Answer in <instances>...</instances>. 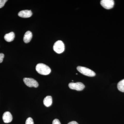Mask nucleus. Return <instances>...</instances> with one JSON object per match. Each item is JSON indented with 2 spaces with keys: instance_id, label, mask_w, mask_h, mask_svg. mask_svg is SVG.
<instances>
[{
  "instance_id": "1",
  "label": "nucleus",
  "mask_w": 124,
  "mask_h": 124,
  "mask_svg": "<svg viewBox=\"0 0 124 124\" xmlns=\"http://www.w3.org/2000/svg\"><path fill=\"white\" fill-rule=\"evenodd\" d=\"M36 69L37 71L41 75H47L51 72V70L49 67L44 63H38L36 65Z\"/></svg>"
},
{
  "instance_id": "2",
  "label": "nucleus",
  "mask_w": 124,
  "mask_h": 124,
  "mask_svg": "<svg viewBox=\"0 0 124 124\" xmlns=\"http://www.w3.org/2000/svg\"><path fill=\"white\" fill-rule=\"evenodd\" d=\"M77 69L80 73L87 76L93 77L95 76V73L94 72L85 67L79 66L77 67Z\"/></svg>"
},
{
  "instance_id": "3",
  "label": "nucleus",
  "mask_w": 124,
  "mask_h": 124,
  "mask_svg": "<svg viewBox=\"0 0 124 124\" xmlns=\"http://www.w3.org/2000/svg\"><path fill=\"white\" fill-rule=\"evenodd\" d=\"M54 50L57 53H62L64 50V45L63 42L61 40L56 41L54 44Z\"/></svg>"
},
{
  "instance_id": "4",
  "label": "nucleus",
  "mask_w": 124,
  "mask_h": 124,
  "mask_svg": "<svg viewBox=\"0 0 124 124\" xmlns=\"http://www.w3.org/2000/svg\"><path fill=\"white\" fill-rule=\"evenodd\" d=\"M68 86L70 89L78 91H82L85 88L84 85L81 82H71L69 83Z\"/></svg>"
},
{
  "instance_id": "5",
  "label": "nucleus",
  "mask_w": 124,
  "mask_h": 124,
  "mask_svg": "<svg viewBox=\"0 0 124 124\" xmlns=\"http://www.w3.org/2000/svg\"><path fill=\"white\" fill-rule=\"evenodd\" d=\"M23 81L24 84L28 87L37 88L39 85L38 82L33 78H23Z\"/></svg>"
},
{
  "instance_id": "6",
  "label": "nucleus",
  "mask_w": 124,
  "mask_h": 124,
  "mask_svg": "<svg viewBox=\"0 0 124 124\" xmlns=\"http://www.w3.org/2000/svg\"><path fill=\"white\" fill-rule=\"evenodd\" d=\"M114 1L113 0H102L100 1L101 5L107 9L112 8L114 6Z\"/></svg>"
},
{
  "instance_id": "7",
  "label": "nucleus",
  "mask_w": 124,
  "mask_h": 124,
  "mask_svg": "<svg viewBox=\"0 0 124 124\" xmlns=\"http://www.w3.org/2000/svg\"><path fill=\"white\" fill-rule=\"evenodd\" d=\"M2 119L5 123H10L13 120V116L10 112L8 111L6 112L2 116Z\"/></svg>"
},
{
  "instance_id": "8",
  "label": "nucleus",
  "mask_w": 124,
  "mask_h": 124,
  "mask_svg": "<svg viewBox=\"0 0 124 124\" xmlns=\"http://www.w3.org/2000/svg\"><path fill=\"white\" fill-rule=\"evenodd\" d=\"M32 13L31 10H26L21 11L18 14V15L21 17L28 18L30 17L32 15Z\"/></svg>"
},
{
  "instance_id": "9",
  "label": "nucleus",
  "mask_w": 124,
  "mask_h": 124,
  "mask_svg": "<svg viewBox=\"0 0 124 124\" xmlns=\"http://www.w3.org/2000/svg\"><path fill=\"white\" fill-rule=\"evenodd\" d=\"M32 37V34L30 31H27L24 34L23 37V41L26 43H29L31 41Z\"/></svg>"
},
{
  "instance_id": "10",
  "label": "nucleus",
  "mask_w": 124,
  "mask_h": 124,
  "mask_svg": "<svg viewBox=\"0 0 124 124\" xmlns=\"http://www.w3.org/2000/svg\"><path fill=\"white\" fill-rule=\"evenodd\" d=\"M15 37V33L13 32L6 34L4 36V39L6 41L10 42L13 41Z\"/></svg>"
},
{
  "instance_id": "11",
  "label": "nucleus",
  "mask_w": 124,
  "mask_h": 124,
  "mask_svg": "<svg viewBox=\"0 0 124 124\" xmlns=\"http://www.w3.org/2000/svg\"><path fill=\"white\" fill-rule=\"evenodd\" d=\"M44 104L45 106L49 107L52 105L53 99L51 96H47L46 97L43 101Z\"/></svg>"
},
{
  "instance_id": "12",
  "label": "nucleus",
  "mask_w": 124,
  "mask_h": 124,
  "mask_svg": "<svg viewBox=\"0 0 124 124\" xmlns=\"http://www.w3.org/2000/svg\"><path fill=\"white\" fill-rule=\"evenodd\" d=\"M117 87V89L120 91L124 93V79L118 82Z\"/></svg>"
},
{
  "instance_id": "13",
  "label": "nucleus",
  "mask_w": 124,
  "mask_h": 124,
  "mask_svg": "<svg viewBox=\"0 0 124 124\" xmlns=\"http://www.w3.org/2000/svg\"><path fill=\"white\" fill-rule=\"evenodd\" d=\"M25 124H34L33 120L31 117H28L27 119Z\"/></svg>"
},
{
  "instance_id": "14",
  "label": "nucleus",
  "mask_w": 124,
  "mask_h": 124,
  "mask_svg": "<svg viewBox=\"0 0 124 124\" xmlns=\"http://www.w3.org/2000/svg\"><path fill=\"white\" fill-rule=\"evenodd\" d=\"M7 0H0V8L4 7Z\"/></svg>"
},
{
  "instance_id": "15",
  "label": "nucleus",
  "mask_w": 124,
  "mask_h": 124,
  "mask_svg": "<svg viewBox=\"0 0 124 124\" xmlns=\"http://www.w3.org/2000/svg\"><path fill=\"white\" fill-rule=\"evenodd\" d=\"M52 124H61L59 120L58 119H55L54 120Z\"/></svg>"
},
{
  "instance_id": "16",
  "label": "nucleus",
  "mask_w": 124,
  "mask_h": 124,
  "mask_svg": "<svg viewBox=\"0 0 124 124\" xmlns=\"http://www.w3.org/2000/svg\"><path fill=\"white\" fill-rule=\"evenodd\" d=\"M4 57V55L2 53H0V63L3 62V59Z\"/></svg>"
},
{
  "instance_id": "17",
  "label": "nucleus",
  "mask_w": 124,
  "mask_h": 124,
  "mask_svg": "<svg viewBox=\"0 0 124 124\" xmlns=\"http://www.w3.org/2000/svg\"><path fill=\"white\" fill-rule=\"evenodd\" d=\"M68 124H79L77 122L75 121H72L71 122H69Z\"/></svg>"
}]
</instances>
